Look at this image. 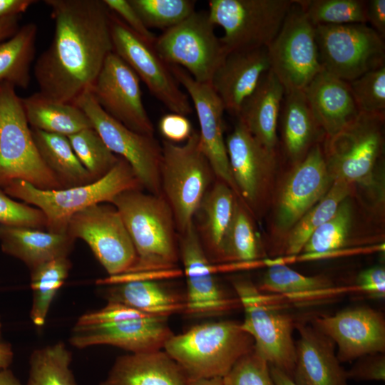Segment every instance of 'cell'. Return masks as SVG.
<instances>
[{"label":"cell","mask_w":385,"mask_h":385,"mask_svg":"<svg viewBox=\"0 0 385 385\" xmlns=\"http://www.w3.org/2000/svg\"><path fill=\"white\" fill-rule=\"evenodd\" d=\"M334 180L330 176L323 150L314 145L289 173L276 205L275 222L282 232H289L299 219L327 194Z\"/></svg>","instance_id":"obj_17"},{"label":"cell","mask_w":385,"mask_h":385,"mask_svg":"<svg viewBox=\"0 0 385 385\" xmlns=\"http://www.w3.org/2000/svg\"><path fill=\"white\" fill-rule=\"evenodd\" d=\"M253 347L252 338L240 323L225 320L202 323L173 334L163 349L190 381L222 378Z\"/></svg>","instance_id":"obj_3"},{"label":"cell","mask_w":385,"mask_h":385,"mask_svg":"<svg viewBox=\"0 0 385 385\" xmlns=\"http://www.w3.org/2000/svg\"><path fill=\"white\" fill-rule=\"evenodd\" d=\"M77 158L94 180L104 176L118 160L93 128L67 136Z\"/></svg>","instance_id":"obj_42"},{"label":"cell","mask_w":385,"mask_h":385,"mask_svg":"<svg viewBox=\"0 0 385 385\" xmlns=\"http://www.w3.org/2000/svg\"><path fill=\"white\" fill-rule=\"evenodd\" d=\"M20 15L0 19V42L11 37L19 30Z\"/></svg>","instance_id":"obj_54"},{"label":"cell","mask_w":385,"mask_h":385,"mask_svg":"<svg viewBox=\"0 0 385 385\" xmlns=\"http://www.w3.org/2000/svg\"><path fill=\"white\" fill-rule=\"evenodd\" d=\"M279 117L284 150L295 165L325 134L312 113L303 91H285Z\"/></svg>","instance_id":"obj_29"},{"label":"cell","mask_w":385,"mask_h":385,"mask_svg":"<svg viewBox=\"0 0 385 385\" xmlns=\"http://www.w3.org/2000/svg\"><path fill=\"white\" fill-rule=\"evenodd\" d=\"M1 187L9 196L39 209L46 217L48 231L58 233H67L68 221L76 212L93 205L111 203L124 191L143 188L130 165L120 157L104 176L83 185L42 190L24 180H13Z\"/></svg>","instance_id":"obj_4"},{"label":"cell","mask_w":385,"mask_h":385,"mask_svg":"<svg viewBox=\"0 0 385 385\" xmlns=\"http://www.w3.org/2000/svg\"><path fill=\"white\" fill-rule=\"evenodd\" d=\"M212 174L199 133L192 131L182 145L163 141L161 192L172 210L178 234L194 224V216L209 190Z\"/></svg>","instance_id":"obj_5"},{"label":"cell","mask_w":385,"mask_h":385,"mask_svg":"<svg viewBox=\"0 0 385 385\" xmlns=\"http://www.w3.org/2000/svg\"><path fill=\"white\" fill-rule=\"evenodd\" d=\"M71 267L68 257H63L31 269L33 299L30 316L35 326L44 325L52 301L66 279Z\"/></svg>","instance_id":"obj_36"},{"label":"cell","mask_w":385,"mask_h":385,"mask_svg":"<svg viewBox=\"0 0 385 385\" xmlns=\"http://www.w3.org/2000/svg\"><path fill=\"white\" fill-rule=\"evenodd\" d=\"M74 104L87 115L111 151L128 162L142 188L150 194L162 196V145L154 136L135 132L113 118L101 108L90 91L81 95Z\"/></svg>","instance_id":"obj_13"},{"label":"cell","mask_w":385,"mask_h":385,"mask_svg":"<svg viewBox=\"0 0 385 385\" xmlns=\"http://www.w3.org/2000/svg\"><path fill=\"white\" fill-rule=\"evenodd\" d=\"M237 197L232 188L217 180L206 192L199 208L204 214L201 242L217 259L234 215Z\"/></svg>","instance_id":"obj_33"},{"label":"cell","mask_w":385,"mask_h":385,"mask_svg":"<svg viewBox=\"0 0 385 385\" xmlns=\"http://www.w3.org/2000/svg\"><path fill=\"white\" fill-rule=\"evenodd\" d=\"M285 89L270 69L253 93L245 100L238 120L266 149L275 152L277 125Z\"/></svg>","instance_id":"obj_26"},{"label":"cell","mask_w":385,"mask_h":385,"mask_svg":"<svg viewBox=\"0 0 385 385\" xmlns=\"http://www.w3.org/2000/svg\"><path fill=\"white\" fill-rule=\"evenodd\" d=\"M295 327L299 338L293 380L299 385H348L334 342L314 327L299 323Z\"/></svg>","instance_id":"obj_24"},{"label":"cell","mask_w":385,"mask_h":385,"mask_svg":"<svg viewBox=\"0 0 385 385\" xmlns=\"http://www.w3.org/2000/svg\"><path fill=\"white\" fill-rule=\"evenodd\" d=\"M320 63L345 81L385 65V43L367 24L315 26Z\"/></svg>","instance_id":"obj_11"},{"label":"cell","mask_w":385,"mask_h":385,"mask_svg":"<svg viewBox=\"0 0 385 385\" xmlns=\"http://www.w3.org/2000/svg\"><path fill=\"white\" fill-rule=\"evenodd\" d=\"M178 364L160 350L131 353L115 360L99 385H188Z\"/></svg>","instance_id":"obj_27"},{"label":"cell","mask_w":385,"mask_h":385,"mask_svg":"<svg viewBox=\"0 0 385 385\" xmlns=\"http://www.w3.org/2000/svg\"><path fill=\"white\" fill-rule=\"evenodd\" d=\"M14 352L11 346L0 341V369H7L13 360Z\"/></svg>","instance_id":"obj_56"},{"label":"cell","mask_w":385,"mask_h":385,"mask_svg":"<svg viewBox=\"0 0 385 385\" xmlns=\"http://www.w3.org/2000/svg\"><path fill=\"white\" fill-rule=\"evenodd\" d=\"M348 83L360 113L385 115V65Z\"/></svg>","instance_id":"obj_44"},{"label":"cell","mask_w":385,"mask_h":385,"mask_svg":"<svg viewBox=\"0 0 385 385\" xmlns=\"http://www.w3.org/2000/svg\"><path fill=\"white\" fill-rule=\"evenodd\" d=\"M90 91L113 118L135 132L153 136L154 126L143 103L140 78L115 53L107 56Z\"/></svg>","instance_id":"obj_16"},{"label":"cell","mask_w":385,"mask_h":385,"mask_svg":"<svg viewBox=\"0 0 385 385\" xmlns=\"http://www.w3.org/2000/svg\"><path fill=\"white\" fill-rule=\"evenodd\" d=\"M188 385H223L222 378L215 377L190 381Z\"/></svg>","instance_id":"obj_58"},{"label":"cell","mask_w":385,"mask_h":385,"mask_svg":"<svg viewBox=\"0 0 385 385\" xmlns=\"http://www.w3.org/2000/svg\"><path fill=\"white\" fill-rule=\"evenodd\" d=\"M145 26L164 31L182 22L195 10V1L128 0Z\"/></svg>","instance_id":"obj_43"},{"label":"cell","mask_w":385,"mask_h":385,"mask_svg":"<svg viewBox=\"0 0 385 385\" xmlns=\"http://www.w3.org/2000/svg\"><path fill=\"white\" fill-rule=\"evenodd\" d=\"M111 203L120 215L136 252L135 263L127 272L175 270L180 257L178 232L165 198L130 190Z\"/></svg>","instance_id":"obj_2"},{"label":"cell","mask_w":385,"mask_h":385,"mask_svg":"<svg viewBox=\"0 0 385 385\" xmlns=\"http://www.w3.org/2000/svg\"><path fill=\"white\" fill-rule=\"evenodd\" d=\"M366 23L382 38H385V0L366 1Z\"/></svg>","instance_id":"obj_52"},{"label":"cell","mask_w":385,"mask_h":385,"mask_svg":"<svg viewBox=\"0 0 385 385\" xmlns=\"http://www.w3.org/2000/svg\"><path fill=\"white\" fill-rule=\"evenodd\" d=\"M175 78L187 91L195 109L200 138L204 153L217 179L226 183L236 195L238 192L231 174L223 137L224 106L210 83L196 81L185 70L169 66Z\"/></svg>","instance_id":"obj_20"},{"label":"cell","mask_w":385,"mask_h":385,"mask_svg":"<svg viewBox=\"0 0 385 385\" xmlns=\"http://www.w3.org/2000/svg\"><path fill=\"white\" fill-rule=\"evenodd\" d=\"M24 180L42 190L63 186L41 158L15 87L0 83V186Z\"/></svg>","instance_id":"obj_6"},{"label":"cell","mask_w":385,"mask_h":385,"mask_svg":"<svg viewBox=\"0 0 385 385\" xmlns=\"http://www.w3.org/2000/svg\"><path fill=\"white\" fill-rule=\"evenodd\" d=\"M270 373L275 385H299L293 379L277 368L270 366Z\"/></svg>","instance_id":"obj_55"},{"label":"cell","mask_w":385,"mask_h":385,"mask_svg":"<svg viewBox=\"0 0 385 385\" xmlns=\"http://www.w3.org/2000/svg\"><path fill=\"white\" fill-rule=\"evenodd\" d=\"M38 26L24 24L8 40L0 42V83L23 89L29 87L34 59Z\"/></svg>","instance_id":"obj_34"},{"label":"cell","mask_w":385,"mask_h":385,"mask_svg":"<svg viewBox=\"0 0 385 385\" xmlns=\"http://www.w3.org/2000/svg\"><path fill=\"white\" fill-rule=\"evenodd\" d=\"M36 2L33 0H0V19L21 15Z\"/></svg>","instance_id":"obj_53"},{"label":"cell","mask_w":385,"mask_h":385,"mask_svg":"<svg viewBox=\"0 0 385 385\" xmlns=\"http://www.w3.org/2000/svg\"><path fill=\"white\" fill-rule=\"evenodd\" d=\"M214 29L207 11H195L156 37L153 46L168 66L183 67L196 81L210 83L227 54Z\"/></svg>","instance_id":"obj_10"},{"label":"cell","mask_w":385,"mask_h":385,"mask_svg":"<svg viewBox=\"0 0 385 385\" xmlns=\"http://www.w3.org/2000/svg\"><path fill=\"white\" fill-rule=\"evenodd\" d=\"M258 256L259 245L254 227L247 211L237 200L218 260L250 262L255 261Z\"/></svg>","instance_id":"obj_39"},{"label":"cell","mask_w":385,"mask_h":385,"mask_svg":"<svg viewBox=\"0 0 385 385\" xmlns=\"http://www.w3.org/2000/svg\"><path fill=\"white\" fill-rule=\"evenodd\" d=\"M152 316L119 303L108 302L103 308L82 314L76 322L78 324H98L115 322L124 319Z\"/></svg>","instance_id":"obj_47"},{"label":"cell","mask_w":385,"mask_h":385,"mask_svg":"<svg viewBox=\"0 0 385 385\" xmlns=\"http://www.w3.org/2000/svg\"><path fill=\"white\" fill-rule=\"evenodd\" d=\"M31 133L41 158L63 188L94 181L77 158L67 136L34 128Z\"/></svg>","instance_id":"obj_32"},{"label":"cell","mask_w":385,"mask_h":385,"mask_svg":"<svg viewBox=\"0 0 385 385\" xmlns=\"http://www.w3.org/2000/svg\"><path fill=\"white\" fill-rule=\"evenodd\" d=\"M310 23L321 25L367 24L366 1L297 0Z\"/></svg>","instance_id":"obj_40"},{"label":"cell","mask_w":385,"mask_h":385,"mask_svg":"<svg viewBox=\"0 0 385 385\" xmlns=\"http://www.w3.org/2000/svg\"><path fill=\"white\" fill-rule=\"evenodd\" d=\"M309 107L327 138L355 120L359 110L349 83L328 73H319L303 90Z\"/></svg>","instance_id":"obj_25"},{"label":"cell","mask_w":385,"mask_h":385,"mask_svg":"<svg viewBox=\"0 0 385 385\" xmlns=\"http://www.w3.org/2000/svg\"><path fill=\"white\" fill-rule=\"evenodd\" d=\"M351 185L334 180L327 194L307 211L288 232L284 252L287 256H297L312 233L329 220L342 202L348 197Z\"/></svg>","instance_id":"obj_35"},{"label":"cell","mask_w":385,"mask_h":385,"mask_svg":"<svg viewBox=\"0 0 385 385\" xmlns=\"http://www.w3.org/2000/svg\"><path fill=\"white\" fill-rule=\"evenodd\" d=\"M223 385H275L269 364L254 350L239 359L222 377Z\"/></svg>","instance_id":"obj_45"},{"label":"cell","mask_w":385,"mask_h":385,"mask_svg":"<svg viewBox=\"0 0 385 385\" xmlns=\"http://www.w3.org/2000/svg\"><path fill=\"white\" fill-rule=\"evenodd\" d=\"M0 224L39 230L46 227V219L39 209L12 200L0 188Z\"/></svg>","instance_id":"obj_46"},{"label":"cell","mask_w":385,"mask_h":385,"mask_svg":"<svg viewBox=\"0 0 385 385\" xmlns=\"http://www.w3.org/2000/svg\"><path fill=\"white\" fill-rule=\"evenodd\" d=\"M267 49L270 69L285 91H303L324 70L319 61L315 28L297 0Z\"/></svg>","instance_id":"obj_12"},{"label":"cell","mask_w":385,"mask_h":385,"mask_svg":"<svg viewBox=\"0 0 385 385\" xmlns=\"http://www.w3.org/2000/svg\"><path fill=\"white\" fill-rule=\"evenodd\" d=\"M270 69L267 48L230 52L215 71L210 84L225 110L237 116L245 100Z\"/></svg>","instance_id":"obj_23"},{"label":"cell","mask_w":385,"mask_h":385,"mask_svg":"<svg viewBox=\"0 0 385 385\" xmlns=\"http://www.w3.org/2000/svg\"><path fill=\"white\" fill-rule=\"evenodd\" d=\"M66 232L85 241L109 276L128 272L135 265L136 252L116 208L100 203L74 214Z\"/></svg>","instance_id":"obj_14"},{"label":"cell","mask_w":385,"mask_h":385,"mask_svg":"<svg viewBox=\"0 0 385 385\" xmlns=\"http://www.w3.org/2000/svg\"><path fill=\"white\" fill-rule=\"evenodd\" d=\"M351 221L352 207L347 197L334 215L312 233L301 253H321L349 248Z\"/></svg>","instance_id":"obj_41"},{"label":"cell","mask_w":385,"mask_h":385,"mask_svg":"<svg viewBox=\"0 0 385 385\" xmlns=\"http://www.w3.org/2000/svg\"><path fill=\"white\" fill-rule=\"evenodd\" d=\"M111 32L113 52L133 69L150 93L172 113L184 115L191 113L192 108L188 96L180 90L169 66L159 57L153 46L112 12Z\"/></svg>","instance_id":"obj_15"},{"label":"cell","mask_w":385,"mask_h":385,"mask_svg":"<svg viewBox=\"0 0 385 385\" xmlns=\"http://www.w3.org/2000/svg\"><path fill=\"white\" fill-rule=\"evenodd\" d=\"M238 197L249 207L260 203L275 165V152L262 146L238 120L225 140Z\"/></svg>","instance_id":"obj_22"},{"label":"cell","mask_w":385,"mask_h":385,"mask_svg":"<svg viewBox=\"0 0 385 385\" xmlns=\"http://www.w3.org/2000/svg\"><path fill=\"white\" fill-rule=\"evenodd\" d=\"M71 361V351L61 342L35 349L26 385H77L70 369Z\"/></svg>","instance_id":"obj_37"},{"label":"cell","mask_w":385,"mask_h":385,"mask_svg":"<svg viewBox=\"0 0 385 385\" xmlns=\"http://www.w3.org/2000/svg\"><path fill=\"white\" fill-rule=\"evenodd\" d=\"M233 286L244 308L242 329L254 342V351L270 366L293 379L296 364L294 324L292 317L268 303L260 289L250 281L238 279Z\"/></svg>","instance_id":"obj_8"},{"label":"cell","mask_w":385,"mask_h":385,"mask_svg":"<svg viewBox=\"0 0 385 385\" xmlns=\"http://www.w3.org/2000/svg\"><path fill=\"white\" fill-rule=\"evenodd\" d=\"M359 289L376 298L385 296V270L375 266L361 272L356 279Z\"/></svg>","instance_id":"obj_51"},{"label":"cell","mask_w":385,"mask_h":385,"mask_svg":"<svg viewBox=\"0 0 385 385\" xmlns=\"http://www.w3.org/2000/svg\"><path fill=\"white\" fill-rule=\"evenodd\" d=\"M158 130L165 140L173 143L187 140L193 131L186 115L175 113L165 114L160 118Z\"/></svg>","instance_id":"obj_50"},{"label":"cell","mask_w":385,"mask_h":385,"mask_svg":"<svg viewBox=\"0 0 385 385\" xmlns=\"http://www.w3.org/2000/svg\"><path fill=\"white\" fill-rule=\"evenodd\" d=\"M167 319L166 317L147 316L106 324L76 323L69 342L79 349L105 344L131 353L160 350L173 334Z\"/></svg>","instance_id":"obj_21"},{"label":"cell","mask_w":385,"mask_h":385,"mask_svg":"<svg viewBox=\"0 0 385 385\" xmlns=\"http://www.w3.org/2000/svg\"><path fill=\"white\" fill-rule=\"evenodd\" d=\"M0 385H23L7 369H0Z\"/></svg>","instance_id":"obj_57"},{"label":"cell","mask_w":385,"mask_h":385,"mask_svg":"<svg viewBox=\"0 0 385 385\" xmlns=\"http://www.w3.org/2000/svg\"><path fill=\"white\" fill-rule=\"evenodd\" d=\"M21 101L27 121L34 129L68 136L93 128L87 115L74 103L53 100L40 92Z\"/></svg>","instance_id":"obj_31"},{"label":"cell","mask_w":385,"mask_h":385,"mask_svg":"<svg viewBox=\"0 0 385 385\" xmlns=\"http://www.w3.org/2000/svg\"><path fill=\"white\" fill-rule=\"evenodd\" d=\"M346 374L347 379L357 381H384V354H368L357 359V361L349 371H346Z\"/></svg>","instance_id":"obj_49"},{"label":"cell","mask_w":385,"mask_h":385,"mask_svg":"<svg viewBox=\"0 0 385 385\" xmlns=\"http://www.w3.org/2000/svg\"><path fill=\"white\" fill-rule=\"evenodd\" d=\"M55 23L49 47L34 66L39 91L74 103L91 91L107 56L113 52L111 11L103 0H45Z\"/></svg>","instance_id":"obj_1"},{"label":"cell","mask_w":385,"mask_h":385,"mask_svg":"<svg viewBox=\"0 0 385 385\" xmlns=\"http://www.w3.org/2000/svg\"><path fill=\"white\" fill-rule=\"evenodd\" d=\"M74 240L68 233L0 225L1 250L24 262L30 269L56 258L68 257Z\"/></svg>","instance_id":"obj_28"},{"label":"cell","mask_w":385,"mask_h":385,"mask_svg":"<svg viewBox=\"0 0 385 385\" xmlns=\"http://www.w3.org/2000/svg\"><path fill=\"white\" fill-rule=\"evenodd\" d=\"M294 0H210L207 11L227 53L267 48L279 33Z\"/></svg>","instance_id":"obj_7"},{"label":"cell","mask_w":385,"mask_h":385,"mask_svg":"<svg viewBox=\"0 0 385 385\" xmlns=\"http://www.w3.org/2000/svg\"><path fill=\"white\" fill-rule=\"evenodd\" d=\"M179 256L187 283L184 312L192 317L220 314L232 308L230 299L217 282L194 224L178 236Z\"/></svg>","instance_id":"obj_18"},{"label":"cell","mask_w":385,"mask_h":385,"mask_svg":"<svg viewBox=\"0 0 385 385\" xmlns=\"http://www.w3.org/2000/svg\"><path fill=\"white\" fill-rule=\"evenodd\" d=\"M313 327L338 347L339 361L385 351V321L375 309L357 307L314 319Z\"/></svg>","instance_id":"obj_19"},{"label":"cell","mask_w":385,"mask_h":385,"mask_svg":"<svg viewBox=\"0 0 385 385\" xmlns=\"http://www.w3.org/2000/svg\"><path fill=\"white\" fill-rule=\"evenodd\" d=\"M103 2L133 32L153 46L155 35L145 26L128 0H103Z\"/></svg>","instance_id":"obj_48"},{"label":"cell","mask_w":385,"mask_h":385,"mask_svg":"<svg viewBox=\"0 0 385 385\" xmlns=\"http://www.w3.org/2000/svg\"><path fill=\"white\" fill-rule=\"evenodd\" d=\"M108 285L103 293L108 302L122 304L152 316L168 317L185 310V302L153 279L130 280Z\"/></svg>","instance_id":"obj_30"},{"label":"cell","mask_w":385,"mask_h":385,"mask_svg":"<svg viewBox=\"0 0 385 385\" xmlns=\"http://www.w3.org/2000/svg\"><path fill=\"white\" fill-rule=\"evenodd\" d=\"M384 115L359 113L327 138L324 155L332 180L371 187L384 148Z\"/></svg>","instance_id":"obj_9"},{"label":"cell","mask_w":385,"mask_h":385,"mask_svg":"<svg viewBox=\"0 0 385 385\" xmlns=\"http://www.w3.org/2000/svg\"><path fill=\"white\" fill-rule=\"evenodd\" d=\"M269 266L264 273L260 291L284 294H304L328 291L333 282L324 276H305L279 263L277 259L267 260Z\"/></svg>","instance_id":"obj_38"}]
</instances>
